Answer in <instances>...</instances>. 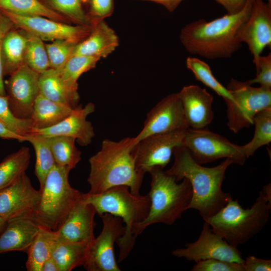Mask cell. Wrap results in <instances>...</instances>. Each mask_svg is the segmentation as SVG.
Masks as SVG:
<instances>
[{
	"instance_id": "43",
	"label": "cell",
	"mask_w": 271,
	"mask_h": 271,
	"mask_svg": "<svg viewBox=\"0 0 271 271\" xmlns=\"http://www.w3.org/2000/svg\"><path fill=\"white\" fill-rule=\"evenodd\" d=\"M243 265L244 271H270L271 260L257 258L249 255L244 260Z\"/></svg>"
},
{
	"instance_id": "36",
	"label": "cell",
	"mask_w": 271,
	"mask_h": 271,
	"mask_svg": "<svg viewBox=\"0 0 271 271\" xmlns=\"http://www.w3.org/2000/svg\"><path fill=\"white\" fill-rule=\"evenodd\" d=\"M99 58L79 55H73L59 70L62 79L69 85L78 87L77 81L85 72L94 68Z\"/></svg>"
},
{
	"instance_id": "29",
	"label": "cell",
	"mask_w": 271,
	"mask_h": 271,
	"mask_svg": "<svg viewBox=\"0 0 271 271\" xmlns=\"http://www.w3.org/2000/svg\"><path fill=\"white\" fill-rule=\"evenodd\" d=\"M56 164L70 172L81 159V152L71 137L57 136L47 137Z\"/></svg>"
},
{
	"instance_id": "4",
	"label": "cell",
	"mask_w": 271,
	"mask_h": 271,
	"mask_svg": "<svg viewBox=\"0 0 271 271\" xmlns=\"http://www.w3.org/2000/svg\"><path fill=\"white\" fill-rule=\"evenodd\" d=\"M84 200L93 206L99 216L109 213L121 218L124 223V233L116 242L119 248L118 261H123L134 245L136 238L133 232L136 226L148 215L150 196L133 194L127 186H117L99 194L84 193Z\"/></svg>"
},
{
	"instance_id": "12",
	"label": "cell",
	"mask_w": 271,
	"mask_h": 271,
	"mask_svg": "<svg viewBox=\"0 0 271 271\" xmlns=\"http://www.w3.org/2000/svg\"><path fill=\"white\" fill-rule=\"evenodd\" d=\"M100 217L103 227L89 245L83 266L88 271H120L115 258L114 244L124 234L125 227L119 217L107 213Z\"/></svg>"
},
{
	"instance_id": "34",
	"label": "cell",
	"mask_w": 271,
	"mask_h": 271,
	"mask_svg": "<svg viewBox=\"0 0 271 271\" xmlns=\"http://www.w3.org/2000/svg\"><path fill=\"white\" fill-rule=\"evenodd\" d=\"M47 7L76 25L90 26L91 20L85 9V0H40Z\"/></svg>"
},
{
	"instance_id": "37",
	"label": "cell",
	"mask_w": 271,
	"mask_h": 271,
	"mask_svg": "<svg viewBox=\"0 0 271 271\" xmlns=\"http://www.w3.org/2000/svg\"><path fill=\"white\" fill-rule=\"evenodd\" d=\"M77 44L66 40H57L45 44L50 68L60 70L72 55Z\"/></svg>"
},
{
	"instance_id": "35",
	"label": "cell",
	"mask_w": 271,
	"mask_h": 271,
	"mask_svg": "<svg viewBox=\"0 0 271 271\" xmlns=\"http://www.w3.org/2000/svg\"><path fill=\"white\" fill-rule=\"evenodd\" d=\"M25 32L27 41L25 64L40 74L50 68L45 44L37 36Z\"/></svg>"
},
{
	"instance_id": "10",
	"label": "cell",
	"mask_w": 271,
	"mask_h": 271,
	"mask_svg": "<svg viewBox=\"0 0 271 271\" xmlns=\"http://www.w3.org/2000/svg\"><path fill=\"white\" fill-rule=\"evenodd\" d=\"M186 129L151 135L136 145L135 166L141 177L144 178L146 173L155 168L164 169L170 162L174 150L183 145Z\"/></svg>"
},
{
	"instance_id": "1",
	"label": "cell",
	"mask_w": 271,
	"mask_h": 271,
	"mask_svg": "<svg viewBox=\"0 0 271 271\" xmlns=\"http://www.w3.org/2000/svg\"><path fill=\"white\" fill-rule=\"evenodd\" d=\"M174 161L166 172L175 177L177 182L184 178L190 183L192 196L188 209H194L205 219L210 217L232 199L231 194L222 190V184L227 168L233 162L229 159L218 165L206 167L197 163L184 146L173 151Z\"/></svg>"
},
{
	"instance_id": "30",
	"label": "cell",
	"mask_w": 271,
	"mask_h": 271,
	"mask_svg": "<svg viewBox=\"0 0 271 271\" xmlns=\"http://www.w3.org/2000/svg\"><path fill=\"white\" fill-rule=\"evenodd\" d=\"M0 10L24 16H41L69 24L64 17L53 11L40 0H0Z\"/></svg>"
},
{
	"instance_id": "8",
	"label": "cell",
	"mask_w": 271,
	"mask_h": 271,
	"mask_svg": "<svg viewBox=\"0 0 271 271\" xmlns=\"http://www.w3.org/2000/svg\"><path fill=\"white\" fill-rule=\"evenodd\" d=\"M226 88L233 102L227 105V126L237 133L253 124V117L258 111L271 107V89L254 87L247 81L231 79Z\"/></svg>"
},
{
	"instance_id": "15",
	"label": "cell",
	"mask_w": 271,
	"mask_h": 271,
	"mask_svg": "<svg viewBox=\"0 0 271 271\" xmlns=\"http://www.w3.org/2000/svg\"><path fill=\"white\" fill-rule=\"evenodd\" d=\"M41 194L40 190L33 187L24 173L11 184L0 190V217L8 221L21 217L35 220Z\"/></svg>"
},
{
	"instance_id": "5",
	"label": "cell",
	"mask_w": 271,
	"mask_h": 271,
	"mask_svg": "<svg viewBox=\"0 0 271 271\" xmlns=\"http://www.w3.org/2000/svg\"><path fill=\"white\" fill-rule=\"evenodd\" d=\"M150 173V211L147 217L136 226L133 232L136 238L151 225L173 224L188 209L192 199V188L187 179L178 183L174 177L161 168H155Z\"/></svg>"
},
{
	"instance_id": "28",
	"label": "cell",
	"mask_w": 271,
	"mask_h": 271,
	"mask_svg": "<svg viewBox=\"0 0 271 271\" xmlns=\"http://www.w3.org/2000/svg\"><path fill=\"white\" fill-rule=\"evenodd\" d=\"M24 137L25 141L32 145L35 151V174L38 179L41 189L47 175L56 165L48 138L34 132L27 133Z\"/></svg>"
},
{
	"instance_id": "45",
	"label": "cell",
	"mask_w": 271,
	"mask_h": 271,
	"mask_svg": "<svg viewBox=\"0 0 271 271\" xmlns=\"http://www.w3.org/2000/svg\"><path fill=\"white\" fill-rule=\"evenodd\" d=\"M0 138L4 139L16 140L21 142L26 141L25 137L20 136L14 132L1 122Z\"/></svg>"
},
{
	"instance_id": "33",
	"label": "cell",
	"mask_w": 271,
	"mask_h": 271,
	"mask_svg": "<svg viewBox=\"0 0 271 271\" xmlns=\"http://www.w3.org/2000/svg\"><path fill=\"white\" fill-rule=\"evenodd\" d=\"M253 124L255 125L253 138L247 144L241 146L247 159L253 156L259 148L271 142V107L256 113L253 117Z\"/></svg>"
},
{
	"instance_id": "6",
	"label": "cell",
	"mask_w": 271,
	"mask_h": 271,
	"mask_svg": "<svg viewBox=\"0 0 271 271\" xmlns=\"http://www.w3.org/2000/svg\"><path fill=\"white\" fill-rule=\"evenodd\" d=\"M271 200L262 191L250 208L244 209L232 198L213 216L203 219L228 243L237 246L258 233L269 219Z\"/></svg>"
},
{
	"instance_id": "20",
	"label": "cell",
	"mask_w": 271,
	"mask_h": 271,
	"mask_svg": "<svg viewBox=\"0 0 271 271\" xmlns=\"http://www.w3.org/2000/svg\"><path fill=\"white\" fill-rule=\"evenodd\" d=\"M177 94L189 127L207 128L214 116L212 95L206 89L196 85L184 86Z\"/></svg>"
},
{
	"instance_id": "14",
	"label": "cell",
	"mask_w": 271,
	"mask_h": 271,
	"mask_svg": "<svg viewBox=\"0 0 271 271\" xmlns=\"http://www.w3.org/2000/svg\"><path fill=\"white\" fill-rule=\"evenodd\" d=\"M5 84L9 107L20 118H30L40 94V74L25 64L12 75Z\"/></svg>"
},
{
	"instance_id": "46",
	"label": "cell",
	"mask_w": 271,
	"mask_h": 271,
	"mask_svg": "<svg viewBox=\"0 0 271 271\" xmlns=\"http://www.w3.org/2000/svg\"><path fill=\"white\" fill-rule=\"evenodd\" d=\"M151 1L163 6L169 12H174L183 0H141Z\"/></svg>"
},
{
	"instance_id": "25",
	"label": "cell",
	"mask_w": 271,
	"mask_h": 271,
	"mask_svg": "<svg viewBox=\"0 0 271 271\" xmlns=\"http://www.w3.org/2000/svg\"><path fill=\"white\" fill-rule=\"evenodd\" d=\"M74 109L51 100L40 93L30 117L32 128L43 129L55 125L68 116Z\"/></svg>"
},
{
	"instance_id": "13",
	"label": "cell",
	"mask_w": 271,
	"mask_h": 271,
	"mask_svg": "<svg viewBox=\"0 0 271 271\" xmlns=\"http://www.w3.org/2000/svg\"><path fill=\"white\" fill-rule=\"evenodd\" d=\"M198 238L187 243L185 247L174 250L172 254L197 262L208 259H217L243 264L244 259L237 246L228 243L221 235L215 232L204 221Z\"/></svg>"
},
{
	"instance_id": "18",
	"label": "cell",
	"mask_w": 271,
	"mask_h": 271,
	"mask_svg": "<svg viewBox=\"0 0 271 271\" xmlns=\"http://www.w3.org/2000/svg\"><path fill=\"white\" fill-rule=\"evenodd\" d=\"M95 110V105L89 102L84 107L78 106L71 113L57 124L43 129L32 128L30 132L46 137L63 136L74 138L81 146L90 144L94 132L91 122L87 120L88 115Z\"/></svg>"
},
{
	"instance_id": "3",
	"label": "cell",
	"mask_w": 271,
	"mask_h": 271,
	"mask_svg": "<svg viewBox=\"0 0 271 271\" xmlns=\"http://www.w3.org/2000/svg\"><path fill=\"white\" fill-rule=\"evenodd\" d=\"M134 137L115 142L105 139L101 149L89 159L87 179L90 194H99L117 186H126L133 194H140L143 178L136 170Z\"/></svg>"
},
{
	"instance_id": "23",
	"label": "cell",
	"mask_w": 271,
	"mask_h": 271,
	"mask_svg": "<svg viewBox=\"0 0 271 271\" xmlns=\"http://www.w3.org/2000/svg\"><path fill=\"white\" fill-rule=\"evenodd\" d=\"M39 87L40 94L51 100L72 108L78 106V87L68 84L56 70L49 68L40 74Z\"/></svg>"
},
{
	"instance_id": "16",
	"label": "cell",
	"mask_w": 271,
	"mask_h": 271,
	"mask_svg": "<svg viewBox=\"0 0 271 271\" xmlns=\"http://www.w3.org/2000/svg\"><path fill=\"white\" fill-rule=\"evenodd\" d=\"M189 127L177 93L166 96L148 113L141 131L134 138L138 144L148 136Z\"/></svg>"
},
{
	"instance_id": "31",
	"label": "cell",
	"mask_w": 271,
	"mask_h": 271,
	"mask_svg": "<svg viewBox=\"0 0 271 271\" xmlns=\"http://www.w3.org/2000/svg\"><path fill=\"white\" fill-rule=\"evenodd\" d=\"M30 159L29 149L23 147L7 156L0 163V190L11 184L26 173Z\"/></svg>"
},
{
	"instance_id": "11",
	"label": "cell",
	"mask_w": 271,
	"mask_h": 271,
	"mask_svg": "<svg viewBox=\"0 0 271 271\" xmlns=\"http://www.w3.org/2000/svg\"><path fill=\"white\" fill-rule=\"evenodd\" d=\"M0 12L17 28L35 35L43 41L66 40L78 43L86 38L91 25H71L41 16H24L6 11Z\"/></svg>"
},
{
	"instance_id": "22",
	"label": "cell",
	"mask_w": 271,
	"mask_h": 271,
	"mask_svg": "<svg viewBox=\"0 0 271 271\" xmlns=\"http://www.w3.org/2000/svg\"><path fill=\"white\" fill-rule=\"evenodd\" d=\"M119 39L114 31L104 20L91 25L89 35L75 46L73 55L97 57H107L119 45Z\"/></svg>"
},
{
	"instance_id": "39",
	"label": "cell",
	"mask_w": 271,
	"mask_h": 271,
	"mask_svg": "<svg viewBox=\"0 0 271 271\" xmlns=\"http://www.w3.org/2000/svg\"><path fill=\"white\" fill-rule=\"evenodd\" d=\"M192 271H244L243 264L217 259H208L196 262Z\"/></svg>"
},
{
	"instance_id": "42",
	"label": "cell",
	"mask_w": 271,
	"mask_h": 271,
	"mask_svg": "<svg viewBox=\"0 0 271 271\" xmlns=\"http://www.w3.org/2000/svg\"><path fill=\"white\" fill-rule=\"evenodd\" d=\"M13 23L0 12V95H6V92L3 80V70L2 59L1 47L3 38L6 33L14 27Z\"/></svg>"
},
{
	"instance_id": "40",
	"label": "cell",
	"mask_w": 271,
	"mask_h": 271,
	"mask_svg": "<svg viewBox=\"0 0 271 271\" xmlns=\"http://www.w3.org/2000/svg\"><path fill=\"white\" fill-rule=\"evenodd\" d=\"M86 5L92 24L104 20L111 16L114 11L113 0H87Z\"/></svg>"
},
{
	"instance_id": "26",
	"label": "cell",
	"mask_w": 271,
	"mask_h": 271,
	"mask_svg": "<svg viewBox=\"0 0 271 271\" xmlns=\"http://www.w3.org/2000/svg\"><path fill=\"white\" fill-rule=\"evenodd\" d=\"M58 240L56 231L41 225L27 253L26 267L28 271H41L43 263L52 256Z\"/></svg>"
},
{
	"instance_id": "38",
	"label": "cell",
	"mask_w": 271,
	"mask_h": 271,
	"mask_svg": "<svg viewBox=\"0 0 271 271\" xmlns=\"http://www.w3.org/2000/svg\"><path fill=\"white\" fill-rule=\"evenodd\" d=\"M0 122L14 132L24 137L33 128L30 118L23 119L16 117L11 111L7 95H0Z\"/></svg>"
},
{
	"instance_id": "21",
	"label": "cell",
	"mask_w": 271,
	"mask_h": 271,
	"mask_svg": "<svg viewBox=\"0 0 271 271\" xmlns=\"http://www.w3.org/2000/svg\"><path fill=\"white\" fill-rule=\"evenodd\" d=\"M41 226L36 220L29 217L8 220L0 233V254L12 251L27 252Z\"/></svg>"
},
{
	"instance_id": "24",
	"label": "cell",
	"mask_w": 271,
	"mask_h": 271,
	"mask_svg": "<svg viewBox=\"0 0 271 271\" xmlns=\"http://www.w3.org/2000/svg\"><path fill=\"white\" fill-rule=\"evenodd\" d=\"M27 41L25 31L15 27L5 35L1 47L4 76H10L25 64Z\"/></svg>"
},
{
	"instance_id": "49",
	"label": "cell",
	"mask_w": 271,
	"mask_h": 271,
	"mask_svg": "<svg viewBox=\"0 0 271 271\" xmlns=\"http://www.w3.org/2000/svg\"><path fill=\"white\" fill-rule=\"evenodd\" d=\"M267 3L271 5V0H267Z\"/></svg>"
},
{
	"instance_id": "32",
	"label": "cell",
	"mask_w": 271,
	"mask_h": 271,
	"mask_svg": "<svg viewBox=\"0 0 271 271\" xmlns=\"http://www.w3.org/2000/svg\"><path fill=\"white\" fill-rule=\"evenodd\" d=\"M186 63L187 68L194 74L196 80L222 97L226 105L233 102L230 91L215 77L209 65L199 59L191 57L187 58Z\"/></svg>"
},
{
	"instance_id": "17",
	"label": "cell",
	"mask_w": 271,
	"mask_h": 271,
	"mask_svg": "<svg viewBox=\"0 0 271 271\" xmlns=\"http://www.w3.org/2000/svg\"><path fill=\"white\" fill-rule=\"evenodd\" d=\"M245 43L256 65L264 49L271 47V5L263 0H254L250 15L238 32Z\"/></svg>"
},
{
	"instance_id": "9",
	"label": "cell",
	"mask_w": 271,
	"mask_h": 271,
	"mask_svg": "<svg viewBox=\"0 0 271 271\" xmlns=\"http://www.w3.org/2000/svg\"><path fill=\"white\" fill-rule=\"evenodd\" d=\"M183 146L187 148L193 159L201 165L225 158L232 160L233 164L243 165L247 159L241 146L230 142L207 128H187Z\"/></svg>"
},
{
	"instance_id": "41",
	"label": "cell",
	"mask_w": 271,
	"mask_h": 271,
	"mask_svg": "<svg viewBox=\"0 0 271 271\" xmlns=\"http://www.w3.org/2000/svg\"><path fill=\"white\" fill-rule=\"evenodd\" d=\"M255 66L256 76L247 82L252 85L258 83L260 86L271 89V54L260 55Z\"/></svg>"
},
{
	"instance_id": "2",
	"label": "cell",
	"mask_w": 271,
	"mask_h": 271,
	"mask_svg": "<svg viewBox=\"0 0 271 271\" xmlns=\"http://www.w3.org/2000/svg\"><path fill=\"white\" fill-rule=\"evenodd\" d=\"M254 0H247L243 9L211 21L202 19L190 23L181 30L180 40L190 53L208 59L231 57L241 47L238 32L249 17Z\"/></svg>"
},
{
	"instance_id": "48",
	"label": "cell",
	"mask_w": 271,
	"mask_h": 271,
	"mask_svg": "<svg viewBox=\"0 0 271 271\" xmlns=\"http://www.w3.org/2000/svg\"><path fill=\"white\" fill-rule=\"evenodd\" d=\"M8 220L0 217V233L4 230L7 225Z\"/></svg>"
},
{
	"instance_id": "44",
	"label": "cell",
	"mask_w": 271,
	"mask_h": 271,
	"mask_svg": "<svg viewBox=\"0 0 271 271\" xmlns=\"http://www.w3.org/2000/svg\"><path fill=\"white\" fill-rule=\"evenodd\" d=\"M222 5L228 14H234L240 11L247 0H215Z\"/></svg>"
},
{
	"instance_id": "50",
	"label": "cell",
	"mask_w": 271,
	"mask_h": 271,
	"mask_svg": "<svg viewBox=\"0 0 271 271\" xmlns=\"http://www.w3.org/2000/svg\"><path fill=\"white\" fill-rule=\"evenodd\" d=\"M85 3H86V4L87 0H85Z\"/></svg>"
},
{
	"instance_id": "7",
	"label": "cell",
	"mask_w": 271,
	"mask_h": 271,
	"mask_svg": "<svg viewBox=\"0 0 271 271\" xmlns=\"http://www.w3.org/2000/svg\"><path fill=\"white\" fill-rule=\"evenodd\" d=\"M69 171L55 165L49 172L41 191L35 220L41 225L56 231L69 212L84 193L73 188L68 180Z\"/></svg>"
},
{
	"instance_id": "27",
	"label": "cell",
	"mask_w": 271,
	"mask_h": 271,
	"mask_svg": "<svg viewBox=\"0 0 271 271\" xmlns=\"http://www.w3.org/2000/svg\"><path fill=\"white\" fill-rule=\"evenodd\" d=\"M89 245L58 239L53 250L52 257L56 261L60 271H71L77 267L83 266Z\"/></svg>"
},
{
	"instance_id": "19",
	"label": "cell",
	"mask_w": 271,
	"mask_h": 271,
	"mask_svg": "<svg viewBox=\"0 0 271 271\" xmlns=\"http://www.w3.org/2000/svg\"><path fill=\"white\" fill-rule=\"evenodd\" d=\"M96 210L83 198L69 212L56 230L58 239L63 241L83 242L90 244L95 238L94 229Z\"/></svg>"
},
{
	"instance_id": "47",
	"label": "cell",
	"mask_w": 271,
	"mask_h": 271,
	"mask_svg": "<svg viewBox=\"0 0 271 271\" xmlns=\"http://www.w3.org/2000/svg\"><path fill=\"white\" fill-rule=\"evenodd\" d=\"M41 271H60V268L55 261L51 256L43 263Z\"/></svg>"
}]
</instances>
